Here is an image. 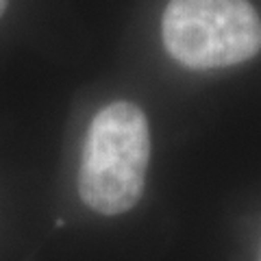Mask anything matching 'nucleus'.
Instances as JSON below:
<instances>
[{
    "label": "nucleus",
    "instance_id": "1",
    "mask_svg": "<svg viewBox=\"0 0 261 261\" xmlns=\"http://www.w3.org/2000/svg\"><path fill=\"white\" fill-rule=\"evenodd\" d=\"M150 159L148 120L137 105L116 100L89 124L79 170V194L102 216L133 209L144 194Z\"/></svg>",
    "mask_w": 261,
    "mask_h": 261
},
{
    "label": "nucleus",
    "instance_id": "2",
    "mask_svg": "<svg viewBox=\"0 0 261 261\" xmlns=\"http://www.w3.org/2000/svg\"><path fill=\"white\" fill-rule=\"evenodd\" d=\"M161 37L185 68H228L259 53L261 20L248 0H170Z\"/></svg>",
    "mask_w": 261,
    "mask_h": 261
},
{
    "label": "nucleus",
    "instance_id": "3",
    "mask_svg": "<svg viewBox=\"0 0 261 261\" xmlns=\"http://www.w3.org/2000/svg\"><path fill=\"white\" fill-rule=\"evenodd\" d=\"M7 5H9V0H0V18H3V13L7 9Z\"/></svg>",
    "mask_w": 261,
    "mask_h": 261
}]
</instances>
